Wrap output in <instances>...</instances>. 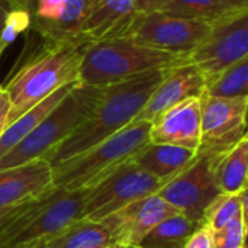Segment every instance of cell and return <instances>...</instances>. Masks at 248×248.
<instances>
[{
    "instance_id": "cell-22",
    "label": "cell",
    "mask_w": 248,
    "mask_h": 248,
    "mask_svg": "<svg viewBox=\"0 0 248 248\" xmlns=\"http://www.w3.org/2000/svg\"><path fill=\"white\" fill-rule=\"evenodd\" d=\"M77 83H71V84H67L61 89H58L51 96H48L46 99L39 102L36 106L29 109L26 113L19 116L15 122L7 125L0 135V158L6 153H9L13 147H16L22 140H25L39 125V122L68 94V92Z\"/></svg>"
},
{
    "instance_id": "cell-25",
    "label": "cell",
    "mask_w": 248,
    "mask_h": 248,
    "mask_svg": "<svg viewBox=\"0 0 248 248\" xmlns=\"http://www.w3.org/2000/svg\"><path fill=\"white\" fill-rule=\"evenodd\" d=\"M203 94L211 97L248 96V57L232 64L215 78L208 81Z\"/></svg>"
},
{
    "instance_id": "cell-23",
    "label": "cell",
    "mask_w": 248,
    "mask_h": 248,
    "mask_svg": "<svg viewBox=\"0 0 248 248\" xmlns=\"http://www.w3.org/2000/svg\"><path fill=\"white\" fill-rule=\"evenodd\" d=\"M199 225L182 214L171 215L153 228L137 248H185Z\"/></svg>"
},
{
    "instance_id": "cell-14",
    "label": "cell",
    "mask_w": 248,
    "mask_h": 248,
    "mask_svg": "<svg viewBox=\"0 0 248 248\" xmlns=\"http://www.w3.org/2000/svg\"><path fill=\"white\" fill-rule=\"evenodd\" d=\"M119 221L116 247H138L142 238L166 218L180 214L157 193L138 199L115 212Z\"/></svg>"
},
{
    "instance_id": "cell-13",
    "label": "cell",
    "mask_w": 248,
    "mask_h": 248,
    "mask_svg": "<svg viewBox=\"0 0 248 248\" xmlns=\"http://www.w3.org/2000/svg\"><path fill=\"white\" fill-rule=\"evenodd\" d=\"M201 97L187 99L151 122L150 142L198 150L201 142Z\"/></svg>"
},
{
    "instance_id": "cell-37",
    "label": "cell",
    "mask_w": 248,
    "mask_h": 248,
    "mask_svg": "<svg viewBox=\"0 0 248 248\" xmlns=\"http://www.w3.org/2000/svg\"><path fill=\"white\" fill-rule=\"evenodd\" d=\"M128 248H137V247H128Z\"/></svg>"
},
{
    "instance_id": "cell-1",
    "label": "cell",
    "mask_w": 248,
    "mask_h": 248,
    "mask_svg": "<svg viewBox=\"0 0 248 248\" xmlns=\"http://www.w3.org/2000/svg\"><path fill=\"white\" fill-rule=\"evenodd\" d=\"M167 70L169 68L147 71L128 80L105 86L92 116L51 150L44 160L54 169L125 128L141 112Z\"/></svg>"
},
{
    "instance_id": "cell-6",
    "label": "cell",
    "mask_w": 248,
    "mask_h": 248,
    "mask_svg": "<svg viewBox=\"0 0 248 248\" xmlns=\"http://www.w3.org/2000/svg\"><path fill=\"white\" fill-rule=\"evenodd\" d=\"M87 192L89 189L68 192L51 186L25 202L16 215L0 224V248H13L52 237L81 218Z\"/></svg>"
},
{
    "instance_id": "cell-10",
    "label": "cell",
    "mask_w": 248,
    "mask_h": 248,
    "mask_svg": "<svg viewBox=\"0 0 248 248\" xmlns=\"http://www.w3.org/2000/svg\"><path fill=\"white\" fill-rule=\"evenodd\" d=\"M248 57V13L212 26L209 35L185 57V64L198 68L205 81Z\"/></svg>"
},
{
    "instance_id": "cell-11",
    "label": "cell",
    "mask_w": 248,
    "mask_h": 248,
    "mask_svg": "<svg viewBox=\"0 0 248 248\" xmlns=\"http://www.w3.org/2000/svg\"><path fill=\"white\" fill-rule=\"evenodd\" d=\"M157 195L190 221L201 222L208 205L219 195L212 173V157L196 153L193 163L166 183Z\"/></svg>"
},
{
    "instance_id": "cell-30",
    "label": "cell",
    "mask_w": 248,
    "mask_h": 248,
    "mask_svg": "<svg viewBox=\"0 0 248 248\" xmlns=\"http://www.w3.org/2000/svg\"><path fill=\"white\" fill-rule=\"evenodd\" d=\"M170 0H137L135 12L137 13H147V12H157L163 10Z\"/></svg>"
},
{
    "instance_id": "cell-18",
    "label": "cell",
    "mask_w": 248,
    "mask_h": 248,
    "mask_svg": "<svg viewBox=\"0 0 248 248\" xmlns=\"http://www.w3.org/2000/svg\"><path fill=\"white\" fill-rule=\"evenodd\" d=\"M195 158V150L148 142L131 158V161L157 179L171 180L186 167H189Z\"/></svg>"
},
{
    "instance_id": "cell-3",
    "label": "cell",
    "mask_w": 248,
    "mask_h": 248,
    "mask_svg": "<svg viewBox=\"0 0 248 248\" xmlns=\"http://www.w3.org/2000/svg\"><path fill=\"white\" fill-rule=\"evenodd\" d=\"M185 57L126 39H103L87 45L80 64L78 83L105 87L147 71L182 65Z\"/></svg>"
},
{
    "instance_id": "cell-32",
    "label": "cell",
    "mask_w": 248,
    "mask_h": 248,
    "mask_svg": "<svg viewBox=\"0 0 248 248\" xmlns=\"http://www.w3.org/2000/svg\"><path fill=\"white\" fill-rule=\"evenodd\" d=\"M4 1L7 3V6H9L10 10L20 9V10L29 12L31 15L35 10V0H4Z\"/></svg>"
},
{
    "instance_id": "cell-34",
    "label": "cell",
    "mask_w": 248,
    "mask_h": 248,
    "mask_svg": "<svg viewBox=\"0 0 248 248\" xmlns=\"http://www.w3.org/2000/svg\"><path fill=\"white\" fill-rule=\"evenodd\" d=\"M13 248H46V238H41V240H36V241L22 244V246H17V247Z\"/></svg>"
},
{
    "instance_id": "cell-12",
    "label": "cell",
    "mask_w": 248,
    "mask_h": 248,
    "mask_svg": "<svg viewBox=\"0 0 248 248\" xmlns=\"http://www.w3.org/2000/svg\"><path fill=\"white\" fill-rule=\"evenodd\" d=\"M205 87L206 81L196 67L190 64L170 67L134 121L153 122L170 108L192 97H202Z\"/></svg>"
},
{
    "instance_id": "cell-16",
    "label": "cell",
    "mask_w": 248,
    "mask_h": 248,
    "mask_svg": "<svg viewBox=\"0 0 248 248\" xmlns=\"http://www.w3.org/2000/svg\"><path fill=\"white\" fill-rule=\"evenodd\" d=\"M119 221L116 214L100 221L78 218L61 231L46 238V248H86L105 246L116 247Z\"/></svg>"
},
{
    "instance_id": "cell-29",
    "label": "cell",
    "mask_w": 248,
    "mask_h": 248,
    "mask_svg": "<svg viewBox=\"0 0 248 248\" xmlns=\"http://www.w3.org/2000/svg\"><path fill=\"white\" fill-rule=\"evenodd\" d=\"M185 248H214L212 231L206 225L201 224L186 243Z\"/></svg>"
},
{
    "instance_id": "cell-9",
    "label": "cell",
    "mask_w": 248,
    "mask_h": 248,
    "mask_svg": "<svg viewBox=\"0 0 248 248\" xmlns=\"http://www.w3.org/2000/svg\"><path fill=\"white\" fill-rule=\"evenodd\" d=\"M199 155L219 157L247 137L248 96L211 97L203 94Z\"/></svg>"
},
{
    "instance_id": "cell-8",
    "label": "cell",
    "mask_w": 248,
    "mask_h": 248,
    "mask_svg": "<svg viewBox=\"0 0 248 248\" xmlns=\"http://www.w3.org/2000/svg\"><path fill=\"white\" fill-rule=\"evenodd\" d=\"M169 182L148 174L129 160L89 189L81 218L105 219L138 199L155 195Z\"/></svg>"
},
{
    "instance_id": "cell-15",
    "label": "cell",
    "mask_w": 248,
    "mask_h": 248,
    "mask_svg": "<svg viewBox=\"0 0 248 248\" xmlns=\"http://www.w3.org/2000/svg\"><path fill=\"white\" fill-rule=\"evenodd\" d=\"M52 186V169L44 158L0 171V209L31 201Z\"/></svg>"
},
{
    "instance_id": "cell-35",
    "label": "cell",
    "mask_w": 248,
    "mask_h": 248,
    "mask_svg": "<svg viewBox=\"0 0 248 248\" xmlns=\"http://www.w3.org/2000/svg\"><path fill=\"white\" fill-rule=\"evenodd\" d=\"M9 10H10V9H9L7 3H6L4 0H0V31H1V28H3L4 19H6V15H7Z\"/></svg>"
},
{
    "instance_id": "cell-20",
    "label": "cell",
    "mask_w": 248,
    "mask_h": 248,
    "mask_svg": "<svg viewBox=\"0 0 248 248\" xmlns=\"http://www.w3.org/2000/svg\"><path fill=\"white\" fill-rule=\"evenodd\" d=\"M97 0H70L62 15L54 22L32 20L31 28L41 39L48 42L81 41L80 31ZM84 42V41H83Z\"/></svg>"
},
{
    "instance_id": "cell-7",
    "label": "cell",
    "mask_w": 248,
    "mask_h": 248,
    "mask_svg": "<svg viewBox=\"0 0 248 248\" xmlns=\"http://www.w3.org/2000/svg\"><path fill=\"white\" fill-rule=\"evenodd\" d=\"M212 26L208 23L174 16L166 12H135L125 28L113 38L186 55L209 35Z\"/></svg>"
},
{
    "instance_id": "cell-5",
    "label": "cell",
    "mask_w": 248,
    "mask_h": 248,
    "mask_svg": "<svg viewBox=\"0 0 248 248\" xmlns=\"http://www.w3.org/2000/svg\"><path fill=\"white\" fill-rule=\"evenodd\" d=\"M102 93L103 87L77 83L25 140L0 158V171L44 158L92 116Z\"/></svg>"
},
{
    "instance_id": "cell-27",
    "label": "cell",
    "mask_w": 248,
    "mask_h": 248,
    "mask_svg": "<svg viewBox=\"0 0 248 248\" xmlns=\"http://www.w3.org/2000/svg\"><path fill=\"white\" fill-rule=\"evenodd\" d=\"M247 218L238 217L228 222L224 228L214 231V248H246Z\"/></svg>"
},
{
    "instance_id": "cell-26",
    "label": "cell",
    "mask_w": 248,
    "mask_h": 248,
    "mask_svg": "<svg viewBox=\"0 0 248 248\" xmlns=\"http://www.w3.org/2000/svg\"><path fill=\"white\" fill-rule=\"evenodd\" d=\"M32 15L26 10H9L0 31V58L4 51L15 42V39L31 28Z\"/></svg>"
},
{
    "instance_id": "cell-28",
    "label": "cell",
    "mask_w": 248,
    "mask_h": 248,
    "mask_svg": "<svg viewBox=\"0 0 248 248\" xmlns=\"http://www.w3.org/2000/svg\"><path fill=\"white\" fill-rule=\"evenodd\" d=\"M70 0H35V10L32 20L36 22H54L57 20Z\"/></svg>"
},
{
    "instance_id": "cell-33",
    "label": "cell",
    "mask_w": 248,
    "mask_h": 248,
    "mask_svg": "<svg viewBox=\"0 0 248 248\" xmlns=\"http://www.w3.org/2000/svg\"><path fill=\"white\" fill-rule=\"evenodd\" d=\"M28 202V201H26ZM25 205V202L23 203H20V205H16V206H12V208H4V209H0V224L1 222H4L6 219H9L10 217H13V215H16L20 209H22V206Z\"/></svg>"
},
{
    "instance_id": "cell-21",
    "label": "cell",
    "mask_w": 248,
    "mask_h": 248,
    "mask_svg": "<svg viewBox=\"0 0 248 248\" xmlns=\"http://www.w3.org/2000/svg\"><path fill=\"white\" fill-rule=\"evenodd\" d=\"M212 173L219 193L238 195L247 189L248 137L225 154L212 158Z\"/></svg>"
},
{
    "instance_id": "cell-2",
    "label": "cell",
    "mask_w": 248,
    "mask_h": 248,
    "mask_svg": "<svg viewBox=\"0 0 248 248\" xmlns=\"http://www.w3.org/2000/svg\"><path fill=\"white\" fill-rule=\"evenodd\" d=\"M87 45L83 41L41 39L38 48L22 55L20 64L15 65L13 76L3 86L10 102L6 126L58 89L77 83Z\"/></svg>"
},
{
    "instance_id": "cell-31",
    "label": "cell",
    "mask_w": 248,
    "mask_h": 248,
    "mask_svg": "<svg viewBox=\"0 0 248 248\" xmlns=\"http://www.w3.org/2000/svg\"><path fill=\"white\" fill-rule=\"evenodd\" d=\"M9 109H10V102H9V96L4 92V89L0 92V135L6 128V121H7V115H9Z\"/></svg>"
},
{
    "instance_id": "cell-4",
    "label": "cell",
    "mask_w": 248,
    "mask_h": 248,
    "mask_svg": "<svg viewBox=\"0 0 248 248\" xmlns=\"http://www.w3.org/2000/svg\"><path fill=\"white\" fill-rule=\"evenodd\" d=\"M151 122L132 121L125 128L52 169V186L74 192L90 189L129 161L150 142Z\"/></svg>"
},
{
    "instance_id": "cell-36",
    "label": "cell",
    "mask_w": 248,
    "mask_h": 248,
    "mask_svg": "<svg viewBox=\"0 0 248 248\" xmlns=\"http://www.w3.org/2000/svg\"><path fill=\"white\" fill-rule=\"evenodd\" d=\"M1 90H3V86H1V84H0V92H1Z\"/></svg>"
},
{
    "instance_id": "cell-24",
    "label": "cell",
    "mask_w": 248,
    "mask_h": 248,
    "mask_svg": "<svg viewBox=\"0 0 248 248\" xmlns=\"http://www.w3.org/2000/svg\"><path fill=\"white\" fill-rule=\"evenodd\" d=\"M238 217L247 218V189L241 190L238 195L219 193L205 209L201 224L206 225L214 232Z\"/></svg>"
},
{
    "instance_id": "cell-19",
    "label": "cell",
    "mask_w": 248,
    "mask_h": 248,
    "mask_svg": "<svg viewBox=\"0 0 248 248\" xmlns=\"http://www.w3.org/2000/svg\"><path fill=\"white\" fill-rule=\"evenodd\" d=\"M161 12L215 26L248 13V0H170Z\"/></svg>"
},
{
    "instance_id": "cell-17",
    "label": "cell",
    "mask_w": 248,
    "mask_h": 248,
    "mask_svg": "<svg viewBox=\"0 0 248 248\" xmlns=\"http://www.w3.org/2000/svg\"><path fill=\"white\" fill-rule=\"evenodd\" d=\"M137 0H97L84 20L80 39L92 44L116 36L135 15Z\"/></svg>"
}]
</instances>
